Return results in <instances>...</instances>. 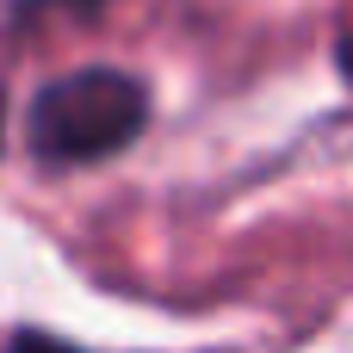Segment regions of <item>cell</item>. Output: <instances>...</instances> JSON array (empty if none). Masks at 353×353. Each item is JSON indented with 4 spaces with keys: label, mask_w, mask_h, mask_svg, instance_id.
Wrapping results in <instances>:
<instances>
[{
    "label": "cell",
    "mask_w": 353,
    "mask_h": 353,
    "mask_svg": "<svg viewBox=\"0 0 353 353\" xmlns=\"http://www.w3.org/2000/svg\"><path fill=\"white\" fill-rule=\"evenodd\" d=\"M12 353H81V347H68V341H56V335H19Z\"/></svg>",
    "instance_id": "obj_3"
},
{
    "label": "cell",
    "mask_w": 353,
    "mask_h": 353,
    "mask_svg": "<svg viewBox=\"0 0 353 353\" xmlns=\"http://www.w3.org/2000/svg\"><path fill=\"white\" fill-rule=\"evenodd\" d=\"M341 74H347V81H353V31H347V37H341Z\"/></svg>",
    "instance_id": "obj_4"
},
{
    "label": "cell",
    "mask_w": 353,
    "mask_h": 353,
    "mask_svg": "<svg viewBox=\"0 0 353 353\" xmlns=\"http://www.w3.org/2000/svg\"><path fill=\"white\" fill-rule=\"evenodd\" d=\"M105 0H19L12 19L19 25H56V19H93Z\"/></svg>",
    "instance_id": "obj_2"
},
{
    "label": "cell",
    "mask_w": 353,
    "mask_h": 353,
    "mask_svg": "<svg viewBox=\"0 0 353 353\" xmlns=\"http://www.w3.org/2000/svg\"><path fill=\"white\" fill-rule=\"evenodd\" d=\"M0 124H6V105H0Z\"/></svg>",
    "instance_id": "obj_5"
},
{
    "label": "cell",
    "mask_w": 353,
    "mask_h": 353,
    "mask_svg": "<svg viewBox=\"0 0 353 353\" xmlns=\"http://www.w3.org/2000/svg\"><path fill=\"white\" fill-rule=\"evenodd\" d=\"M149 124V93L124 68H81L37 93L31 105V149L43 161H99L137 143Z\"/></svg>",
    "instance_id": "obj_1"
}]
</instances>
